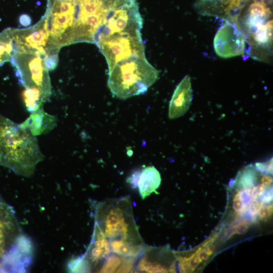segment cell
Masks as SVG:
<instances>
[{
	"label": "cell",
	"instance_id": "obj_10",
	"mask_svg": "<svg viewBox=\"0 0 273 273\" xmlns=\"http://www.w3.org/2000/svg\"><path fill=\"white\" fill-rule=\"evenodd\" d=\"M57 122V118L46 113L43 107L31 113L30 117L20 125L37 136L49 133L56 127Z\"/></svg>",
	"mask_w": 273,
	"mask_h": 273
},
{
	"label": "cell",
	"instance_id": "obj_29",
	"mask_svg": "<svg viewBox=\"0 0 273 273\" xmlns=\"http://www.w3.org/2000/svg\"><path fill=\"white\" fill-rule=\"evenodd\" d=\"M261 184L266 188L269 187L272 182V178L269 175H264L260 179Z\"/></svg>",
	"mask_w": 273,
	"mask_h": 273
},
{
	"label": "cell",
	"instance_id": "obj_9",
	"mask_svg": "<svg viewBox=\"0 0 273 273\" xmlns=\"http://www.w3.org/2000/svg\"><path fill=\"white\" fill-rule=\"evenodd\" d=\"M193 98L191 78L187 75L174 91L169 103V118L172 120L184 116L190 108Z\"/></svg>",
	"mask_w": 273,
	"mask_h": 273
},
{
	"label": "cell",
	"instance_id": "obj_12",
	"mask_svg": "<svg viewBox=\"0 0 273 273\" xmlns=\"http://www.w3.org/2000/svg\"><path fill=\"white\" fill-rule=\"evenodd\" d=\"M109 242L111 251L122 256L137 258L145 250L142 244H137L121 240H113Z\"/></svg>",
	"mask_w": 273,
	"mask_h": 273
},
{
	"label": "cell",
	"instance_id": "obj_26",
	"mask_svg": "<svg viewBox=\"0 0 273 273\" xmlns=\"http://www.w3.org/2000/svg\"><path fill=\"white\" fill-rule=\"evenodd\" d=\"M244 207V204L242 200L240 192L236 195L233 202V208L235 212L240 214Z\"/></svg>",
	"mask_w": 273,
	"mask_h": 273
},
{
	"label": "cell",
	"instance_id": "obj_14",
	"mask_svg": "<svg viewBox=\"0 0 273 273\" xmlns=\"http://www.w3.org/2000/svg\"><path fill=\"white\" fill-rule=\"evenodd\" d=\"M23 99L27 111L32 113L41 107L48 101L41 91L38 88H25Z\"/></svg>",
	"mask_w": 273,
	"mask_h": 273
},
{
	"label": "cell",
	"instance_id": "obj_25",
	"mask_svg": "<svg viewBox=\"0 0 273 273\" xmlns=\"http://www.w3.org/2000/svg\"><path fill=\"white\" fill-rule=\"evenodd\" d=\"M186 258L188 260L190 271H194L201 262L198 256L197 251L191 256L186 257Z\"/></svg>",
	"mask_w": 273,
	"mask_h": 273
},
{
	"label": "cell",
	"instance_id": "obj_22",
	"mask_svg": "<svg viewBox=\"0 0 273 273\" xmlns=\"http://www.w3.org/2000/svg\"><path fill=\"white\" fill-rule=\"evenodd\" d=\"M257 214L260 220L266 221L272 214V205L268 206H262Z\"/></svg>",
	"mask_w": 273,
	"mask_h": 273
},
{
	"label": "cell",
	"instance_id": "obj_15",
	"mask_svg": "<svg viewBox=\"0 0 273 273\" xmlns=\"http://www.w3.org/2000/svg\"><path fill=\"white\" fill-rule=\"evenodd\" d=\"M255 43L260 46L271 44L272 41V21H269L251 32Z\"/></svg>",
	"mask_w": 273,
	"mask_h": 273
},
{
	"label": "cell",
	"instance_id": "obj_19",
	"mask_svg": "<svg viewBox=\"0 0 273 273\" xmlns=\"http://www.w3.org/2000/svg\"><path fill=\"white\" fill-rule=\"evenodd\" d=\"M136 257L124 256L123 262L117 272H129L133 269Z\"/></svg>",
	"mask_w": 273,
	"mask_h": 273
},
{
	"label": "cell",
	"instance_id": "obj_13",
	"mask_svg": "<svg viewBox=\"0 0 273 273\" xmlns=\"http://www.w3.org/2000/svg\"><path fill=\"white\" fill-rule=\"evenodd\" d=\"M14 53V36L12 28L0 33V66L12 62Z\"/></svg>",
	"mask_w": 273,
	"mask_h": 273
},
{
	"label": "cell",
	"instance_id": "obj_8",
	"mask_svg": "<svg viewBox=\"0 0 273 273\" xmlns=\"http://www.w3.org/2000/svg\"><path fill=\"white\" fill-rule=\"evenodd\" d=\"M245 42L244 35L236 25L226 23L217 32L214 45L219 56L229 58L244 54Z\"/></svg>",
	"mask_w": 273,
	"mask_h": 273
},
{
	"label": "cell",
	"instance_id": "obj_24",
	"mask_svg": "<svg viewBox=\"0 0 273 273\" xmlns=\"http://www.w3.org/2000/svg\"><path fill=\"white\" fill-rule=\"evenodd\" d=\"M265 187L262 184L250 189V196L252 200H256L262 196L265 192Z\"/></svg>",
	"mask_w": 273,
	"mask_h": 273
},
{
	"label": "cell",
	"instance_id": "obj_28",
	"mask_svg": "<svg viewBox=\"0 0 273 273\" xmlns=\"http://www.w3.org/2000/svg\"><path fill=\"white\" fill-rule=\"evenodd\" d=\"M197 251L198 256L201 262L208 259L210 256L207 251L204 249H202V247H200Z\"/></svg>",
	"mask_w": 273,
	"mask_h": 273
},
{
	"label": "cell",
	"instance_id": "obj_31",
	"mask_svg": "<svg viewBox=\"0 0 273 273\" xmlns=\"http://www.w3.org/2000/svg\"><path fill=\"white\" fill-rule=\"evenodd\" d=\"M232 1H233V0H224L223 4L224 5H229Z\"/></svg>",
	"mask_w": 273,
	"mask_h": 273
},
{
	"label": "cell",
	"instance_id": "obj_18",
	"mask_svg": "<svg viewBox=\"0 0 273 273\" xmlns=\"http://www.w3.org/2000/svg\"><path fill=\"white\" fill-rule=\"evenodd\" d=\"M248 17L267 19L271 15L269 8L262 3L255 2L248 9Z\"/></svg>",
	"mask_w": 273,
	"mask_h": 273
},
{
	"label": "cell",
	"instance_id": "obj_27",
	"mask_svg": "<svg viewBox=\"0 0 273 273\" xmlns=\"http://www.w3.org/2000/svg\"><path fill=\"white\" fill-rule=\"evenodd\" d=\"M249 226V223L246 220H244L235 227L234 234H244L247 232Z\"/></svg>",
	"mask_w": 273,
	"mask_h": 273
},
{
	"label": "cell",
	"instance_id": "obj_20",
	"mask_svg": "<svg viewBox=\"0 0 273 273\" xmlns=\"http://www.w3.org/2000/svg\"><path fill=\"white\" fill-rule=\"evenodd\" d=\"M141 171L140 169L134 170L127 178V182L132 189L135 190L138 188Z\"/></svg>",
	"mask_w": 273,
	"mask_h": 273
},
{
	"label": "cell",
	"instance_id": "obj_3",
	"mask_svg": "<svg viewBox=\"0 0 273 273\" xmlns=\"http://www.w3.org/2000/svg\"><path fill=\"white\" fill-rule=\"evenodd\" d=\"M108 86L114 97L126 100L144 95L157 80L159 73L146 57H134L109 71Z\"/></svg>",
	"mask_w": 273,
	"mask_h": 273
},
{
	"label": "cell",
	"instance_id": "obj_6",
	"mask_svg": "<svg viewBox=\"0 0 273 273\" xmlns=\"http://www.w3.org/2000/svg\"><path fill=\"white\" fill-rule=\"evenodd\" d=\"M131 203L127 197L108 201L97 206L95 224L107 238L127 232L135 222Z\"/></svg>",
	"mask_w": 273,
	"mask_h": 273
},
{
	"label": "cell",
	"instance_id": "obj_23",
	"mask_svg": "<svg viewBox=\"0 0 273 273\" xmlns=\"http://www.w3.org/2000/svg\"><path fill=\"white\" fill-rule=\"evenodd\" d=\"M256 168L262 173H272V159L268 162L263 163H256Z\"/></svg>",
	"mask_w": 273,
	"mask_h": 273
},
{
	"label": "cell",
	"instance_id": "obj_5",
	"mask_svg": "<svg viewBox=\"0 0 273 273\" xmlns=\"http://www.w3.org/2000/svg\"><path fill=\"white\" fill-rule=\"evenodd\" d=\"M20 83L25 88H38L47 100L51 96L49 70L43 57L36 53L14 51L11 62Z\"/></svg>",
	"mask_w": 273,
	"mask_h": 273
},
{
	"label": "cell",
	"instance_id": "obj_16",
	"mask_svg": "<svg viewBox=\"0 0 273 273\" xmlns=\"http://www.w3.org/2000/svg\"><path fill=\"white\" fill-rule=\"evenodd\" d=\"M258 173L252 168H247L240 174L238 179V185L243 190L252 188L257 184Z\"/></svg>",
	"mask_w": 273,
	"mask_h": 273
},
{
	"label": "cell",
	"instance_id": "obj_21",
	"mask_svg": "<svg viewBox=\"0 0 273 273\" xmlns=\"http://www.w3.org/2000/svg\"><path fill=\"white\" fill-rule=\"evenodd\" d=\"M262 206L261 204H259L255 200H252L249 203L245 205L246 212L248 211L250 215L255 216L257 215L259 209Z\"/></svg>",
	"mask_w": 273,
	"mask_h": 273
},
{
	"label": "cell",
	"instance_id": "obj_11",
	"mask_svg": "<svg viewBox=\"0 0 273 273\" xmlns=\"http://www.w3.org/2000/svg\"><path fill=\"white\" fill-rule=\"evenodd\" d=\"M161 177L159 171L153 166L144 168L140 175L138 188L142 200L145 199L159 188Z\"/></svg>",
	"mask_w": 273,
	"mask_h": 273
},
{
	"label": "cell",
	"instance_id": "obj_4",
	"mask_svg": "<svg viewBox=\"0 0 273 273\" xmlns=\"http://www.w3.org/2000/svg\"><path fill=\"white\" fill-rule=\"evenodd\" d=\"M12 30L15 51L39 54L44 58L49 71L56 67L60 49L51 38L43 17L31 27Z\"/></svg>",
	"mask_w": 273,
	"mask_h": 273
},
{
	"label": "cell",
	"instance_id": "obj_30",
	"mask_svg": "<svg viewBox=\"0 0 273 273\" xmlns=\"http://www.w3.org/2000/svg\"><path fill=\"white\" fill-rule=\"evenodd\" d=\"M272 189L268 193L267 195L262 199V203H268L272 201ZM262 203L261 204L262 205Z\"/></svg>",
	"mask_w": 273,
	"mask_h": 273
},
{
	"label": "cell",
	"instance_id": "obj_1",
	"mask_svg": "<svg viewBox=\"0 0 273 273\" xmlns=\"http://www.w3.org/2000/svg\"><path fill=\"white\" fill-rule=\"evenodd\" d=\"M44 158L36 136L0 115V165L18 175L31 177Z\"/></svg>",
	"mask_w": 273,
	"mask_h": 273
},
{
	"label": "cell",
	"instance_id": "obj_17",
	"mask_svg": "<svg viewBox=\"0 0 273 273\" xmlns=\"http://www.w3.org/2000/svg\"><path fill=\"white\" fill-rule=\"evenodd\" d=\"M124 256L118 254L109 255L107 258L101 268L99 270L101 272H117L120 267Z\"/></svg>",
	"mask_w": 273,
	"mask_h": 273
},
{
	"label": "cell",
	"instance_id": "obj_7",
	"mask_svg": "<svg viewBox=\"0 0 273 273\" xmlns=\"http://www.w3.org/2000/svg\"><path fill=\"white\" fill-rule=\"evenodd\" d=\"M96 45L107 60L109 71L130 58L145 56L141 32L115 34L99 40Z\"/></svg>",
	"mask_w": 273,
	"mask_h": 273
},
{
	"label": "cell",
	"instance_id": "obj_2",
	"mask_svg": "<svg viewBox=\"0 0 273 273\" xmlns=\"http://www.w3.org/2000/svg\"><path fill=\"white\" fill-rule=\"evenodd\" d=\"M34 245L24 233L16 212L0 196V272H26L34 257Z\"/></svg>",
	"mask_w": 273,
	"mask_h": 273
}]
</instances>
